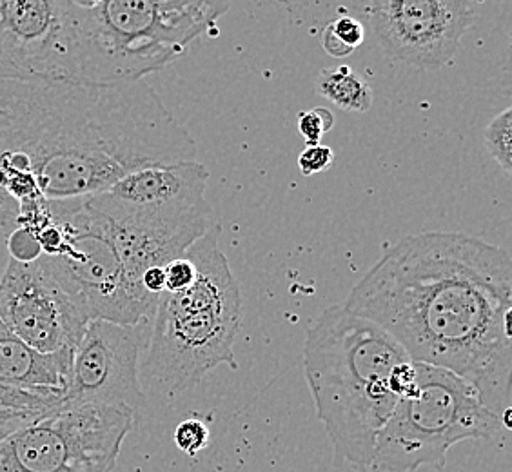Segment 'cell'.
<instances>
[{
  "label": "cell",
  "instance_id": "obj_1",
  "mask_svg": "<svg viewBox=\"0 0 512 472\" xmlns=\"http://www.w3.org/2000/svg\"><path fill=\"white\" fill-rule=\"evenodd\" d=\"M197 160L146 80L91 84L0 71V227L37 233L50 202L106 193L140 169Z\"/></svg>",
  "mask_w": 512,
  "mask_h": 472
},
{
  "label": "cell",
  "instance_id": "obj_2",
  "mask_svg": "<svg viewBox=\"0 0 512 472\" xmlns=\"http://www.w3.org/2000/svg\"><path fill=\"white\" fill-rule=\"evenodd\" d=\"M344 307L382 327L414 364L467 380L489 409L507 400L512 262L503 247L453 231L405 236L360 278Z\"/></svg>",
  "mask_w": 512,
  "mask_h": 472
},
{
  "label": "cell",
  "instance_id": "obj_3",
  "mask_svg": "<svg viewBox=\"0 0 512 472\" xmlns=\"http://www.w3.org/2000/svg\"><path fill=\"white\" fill-rule=\"evenodd\" d=\"M411 362L382 327L331 305L307 329L304 373L336 462L369 471L376 436L398 404L391 376Z\"/></svg>",
  "mask_w": 512,
  "mask_h": 472
},
{
  "label": "cell",
  "instance_id": "obj_4",
  "mask_svg": "<svg viewBox=\"0 0 512 472\" xmlns=\"http://www.w3.org/2000/svg\"><path fill=\"white\" fill-rule=\"evenodd\" d=\"M229 8L207 0H66L68 80H144L217 30Z\"/></svg>",
  "mask_w": 512,
  "mask_h": 472
},
{
  "label": "cell",
  "instance_id": "obj_5",
  "mask_svg": "<svg viewBox=\"0 0 512 472\" xmlns=\"http://www.w3.org/2000/svg\"><path fill=\"white\" fill-rule=\"evenodd\" d=\"M218 235L220 227H209L186 251L197 269L193 284L158 298L138 376L140 385L160 398L186 393L218 365L238 367L233 344L242 322V296Z\"/></svg>",
  "mask_w": 512,
  "mask_h": 472
},
{
  "label": "cell",
  "instance_id": "obj_6",
  "mask_svg": "<svg viewBox=\"0 0 512 472\" xmlns=\"http://www.w3.org/2000/svg\"><path fill=\"white\" fill-rule=\"evenodd\" d=\"M414 369L416 389L398 400L376 436L371 472L444 469L456 443L489 440L505 429L502 416L458 374L427 364H414Z\"/></svg>",
  "mask_w": 512,
  "mask_h": 472
},
{
  "label": "cell",
  "instance_id": "obj_7",
  "mask_svg": "<svg viewBox=\"0 0 512 472\" xmlns=\"http://www.w3.org/2000/svg\"><path fill=\"white\" fill-rule=\"evenodd\" d=\"M50 217L59 226L62 242L55 255L44 258L62 287L86 309L89 320L122 325L153 320L157 296L129 282L108 220L91 197L50 202Z\"/></svg>",
  "mask_w": 512,
  "mask_h": 472
},
{
  "label": "cell",
  "instance_id": "obj_8",
  "mask_svg": "<svg viewBox=\"0 0 512 472\" xmlns=\"http://www.w3.org/2000/svg\"><path fill=\"white\" fill-rule=\"evenodd\" d=\"M135 422L128 407L60 404L0 440V472H113Z\"/></svg>",
  "mask_w": 512,
  "mask_h": 472
},
{
  "label": "cell",
  "instance_id": "obj_9",
  "mask_svg": "<svg viewBox=\"0 0 512 472\" xmlns=\"http://www.w3.org/2000/svg\"><path fill=\"white\" fill-rule=\"evenodd\" d=\"M0 322L31 349L55 354L75 351L91 320L42 255L31 264L10 260L0 278Z\"/></svg>",
  "mask_w": 512,
  "mask_h": 472
},
{
  "label": "cell",
  "instance_id": "obj_10",
  "mask_svg": "<svg viewBox=\"0 0 512 472\" xmlns=\"http://www.w3.org/2000/svg\"><path fill=\"white\" fill-rule=\"evenodd\" d=\"M153 320L135 325L91 320L73 351L64 404L128 407L146 402L140 385V356L148 349Z\"/></svg>",
  "mask_w": 512,
  "mask_h": 472
},
{
  "label": "cell",
  "instance_id": "obj_11",
  "mask_svg": "<svg viewBox=\"0 0 512 472\" xmlns=\"http://www.w3.org/2000/svg\"><path fill=\"white\" fill-rule=\"evenodd\" d=\"M371 31L394 60L420 69L453 62L478 4L463 0H373L364 4Z\"/></svg>",
  "mask_w": 512,
  "mask_h": 472
},
{
  "label": "cell",
  "instance_id": "obj_12",
  "mask_svg": "<svg viewBox=\"0 0 512 472\" xmlns=\"http://www.w3.org/2000/svg\"><path fill=\"white\" fill-rule=\"evenodd\" d=\"M0 71L68 80L66 0H0Z\"/></svg>",
  "mask_w": 512,
  "mask_h": 472
},
{
  "label": "cell",
  "instance_id": "obj_13",
  "mask_svg": "<svg viewBox=\"0 0 512 472\" xmlns=\"http://www.w3.org/2000/svg\"><path fill=\"white\" fill-rule=\"evenodd\" d=\"M207 182L209 171L195 160L129 173L106 193L131 206H198L207 202Z\"/></svg>",
  "mask_w": 512,
  "mask_h": 472
},
{
  "label": "cell",
  "instance_id": "obj_14",
  "mask_svg": "<svg viewBox=\"0 0 512 472\" xmlns=\"http://www.w3.org/2000/svg\"><path fill=\"white\" fill-rule=\"evenodd\" d=\"M73 351L42 354L0 322V382L24 389H68Z\"/></svg>",
  "mask_w": 512,
  "mask_h": 472
},
{
  "label": "cell",
  "instance_id": "obj_15",
  "mask_svg": "<svg viewBox=\"0 0 512 472\" xmlns=\"http://www.w3.org/2000/svg\"><path fill=\"white\" fill-rule=\"evenodd\" d=\"M315 91L322 99L344 111L367 113L373 108V88L349 66L320 69Z\"/></svg>",
  "mask_w": 512,
  "mask_h": 472
},
{
  "label": "cell",
  "instance_id": "obj_16",
  "mask_svg": "<svg viewBox=\"0 0 512 472\" xmlns=\"http://www.w3.org/2000/svg\"><path fill=\"white\" fill-rule=\"evenodd\" d=\"M66 393L55 389H24L0 382V409L42 416L64 404Z\"/></svg>",
  "mask_w": 512,
  "mask_h": 472
},
{
  "label": "cell",
  "instance_id": "obj_17",
  "mask_svg": "<svg viewBox=\"0 0 512 472\" xmlns=\"http://www.w3.org/2000/svg\"><path fill=\"white\" fill-rule=\"evenodd\" d=\"M512 109L505 108L502 113L489 122L483 133V144L496 164L505 171H512Z\"/></svg>",
  "mask_w": 512,
  "mask_h": 472
},
{
  "label": "cell",
  "instance_id": "obj_18",
  "mask_svg": "<svg viewBox=\"0 0 512 472\" xmlns=\"http://www.w3.org/2000/svg\"><path fill=\"white\" fill-rule=\"evenodd\" d=\"M298 131L306 140L307 146L322 144V138L335 126V115L327 108L309 109L298 115Z\"/></svg>",
  "mask_w": 512,
  "mask_h": 472
},
{
  "label": "cell",
  "instance_id": "obj_19",
  "mask_svg": "<svg viewBox=\"0 0 512 472\" xmlns=\"http://www.w3.org/2000/svg\"><path fill=\"white\" fill-rule=\"evenodd\" d=\"M351 6H338V17L327 22L336 39L340 40L349 50L355 51L364 44L365 26L362 20L356 19L351 13Z\"/></svg>",
  "mask_w": 512,
  "mask_h": 472
},
{
  "label": "cell",
  "instance_id": "obj_20",
  "mask_svg": "<svg viewBox=\"0 0 512 472\" xmlns=\"http://www.w3.org/2000/svg\"><path fill=\"white\" fill-rule=\"evenodd\" d=\"M209 443V429L206 423L198 418H188L178 423L175 429V445L182 453L195 456Z\"/></svg>",
  "mask_w": 512,
  "mask_h": 472
},
{
  "label": "cell",
  "instance_id": "obj_21",
  "mask_svg": "<svg viewBox=\"0 0 512 472\" xmlns=\"http://www.w3.org/2000/svg\"><path fill=\"white\" fill-rule=\"evenodd\" d=\"M8 249H10L11 260H17L22 264H31L42 256L37 235L28 229H13L8 235Z\"/></svg>",
  "mask_w": 512,
  "mask_h": 472
},
{
  "label": "cell",
  "instance_id": "obj_22",
  "mask_svg": "<svg viewBox=\"0 0 512 472\" xmlns=\"http://www.w3.org/2000/svg\"><path fill=\"white\" fill-rule=\"evenodd\" d=\"M333 162H335V151L329 146L324 144L307 146L298 157V169L304 177H313L327 171L333 166Z\"/></svg>",
  "mask_w": 512,
  "mask_h": 472
},
{
  "label": "cell",
  "instance_id": "obj_23",
  "mask_svg": "<svg viewBox=\"0 0 512 472\" xmlns=\"http://www.w3.org/2000/svg\"><path fill=\"white\" fill-rule=\"evenodd\" d=\"M164 271H166V291L164 293H180V291L188 289L197 275L195 264L191 262L188 255L178 256L175 260H171L168 266L164 267Z\"/></svg>",
  "mask_w": 512,
  "mask_h": 472
},
{
  "label": "cell",
  "instance_id": "obj_24",
  "mask_svg": "<svg viewBox=\"0 0 512 472\" xmlns=\"http://www.w3.org/2000/svg\"><path fill=\"white\" fill-rule=\"evenodd\" d=\"M320 46L327 55H331L335 59H344V57L353 55V50H349L340 40L336 39L335 33L329 28V24H325L322 31H320Z\"/></svg>",
  "mask_w": 512,
  "mask_h": 472
},
{
  "label": "cell",
  "instance_id": "obj_25",
  "mask_svg": "<svg viewBox=\"0 0 512 472\" xmlns=\"http://www.w3.org/2000/svg\"><path fill=\"white\" fill-rule=\"evenodd\" d=\"M140 284H142L146 293L160 298V295L166 291V271H164V267L148 269L140 278Z\"/></svg>",
  "mask_w": 512,
  "mask_h": 472
}]
</instances>
